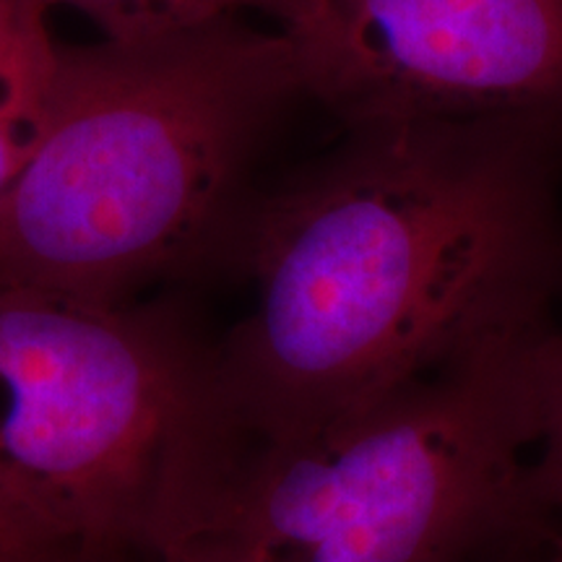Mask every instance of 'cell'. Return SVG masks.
<instances>
[{
    "label": "cell",
    "instance_id": "cell-1",
    "mask_svg": "<svg viewBox=\"0 0 562 562\" xmlns=\"http://www.w3.org/2000/svg\"><path fill=\"white\" fill-rule=\"evenodd\" d=\"M476 123L362 128L261 211L252 307L216 355L245 442L307 432L539 331L544 203Z\"/></svg>",
    "mask_w": 562,
    "mask_h": 562
},
{
    "label": "cell",
    "instance_id": "cell-2",
    "mask_svg": "<svg viewBox=\"0 0 562 562\" xmlns=\"http://www.w3.org/2000/svg\"><path fill=\"white\" fill-rule=\"evenodd\" d=\"M300 91L290 37L243 19L63 47L50 125L0 199V286L123 302L186 261Z\"/></svg>",
    "mask_w": 562,
    "mask_h": 562
},
{
    "label": "cell",
    "instance_id": "cell-3",
    "mask_svg": "<svg viewBox=\"0 0 562 562\" xmlns=\"http://www.w3.org/2000/svg\"><path fill=\"white\" fill-rule=\"evenodd\" d=\"M552 344H492L313 430L245 442L151 562H472L544 510Z\"/></svg>",
    "mask_w": 562,
    "mask_h": 562
},
{
    "label": "cell",
    "instance_id": "cell-4",
    "mask_svg": "<svg viewBox=\"0 0 562 562\" xmlns=\"http://www.w3.org/2000/svg\"><path fill=\"white\" fill-rule=\"evenodd\" d=\"M243 446L175 321L0 286V492L55 544L151 562Z\"/></svg>",
    "mask_w": 562,
    "mask_h": 562
},
{
    "label": "cell",
    "instance_id": "cell-5",
    "mask_svg": "<svg viewBox=\"0 0 562 562\" xmlns=\"http://www.w3.org/2000/svg\"><path fill=\"white\" fill-rule=\"evenodd\" d=\"M277 21L302 91L360 128L562 97V0H286Z\"/></svg>",
    "mask_w": 562,
    "mask_h": 562
},
{
    "label": "cell",
    "instance_id": "cell-6",
    "mask_svg": "<svg viewBox=\"0 0 562 562\" xmlns=\"http://www.w3.org/2000/svg\"><path fill=\"white\" fill-rule=\"evenodd\" d=\"M42 0H0V199L30 165L50 125L63 47Z\"/></svg>",
    "mask_w": 562,
    "mask_h": 562
},
{
    "label": "cell",
    "instance_id": "cell-7",
    "mask_svg": "<svg viewBox=\"0 0 562 562\" xmlns=\"http://www.w3.org/2000/svg\"><path fill=\"white\" fill-rule=\"evenodd\" d=\"M47 9H74L94 21L108 40H140L186 32L216 21L243 19L245 11L281 16L286 0H42Z\"/></svg>",
    "mask_w": 562,
    "mask_h": 562
},
{
    "label": "cell",
    "instance_id": "cell-8",
    "mask_svg": "<svg viewBox=\"0 0 562 562\" xmlns=\"http://www.w3.org/2000/svg\"><path fill=\"white\" fill-rule=\"evenodd\" d=\"M539 501L542 508L562 510V336H554L550 396H547V427L539 459Z\"/></svg>",
    "mask_w": 562,
    "mask_h": 562
},
{
    "label": "cell",
    "instance_id": "cell-9",
    "mask_svg": "<svg viewBox=\"0 0 562 562\" xmlns=\"http://www.w3.org/2000/svg\"><path fill=\"white\" fill-rule=\"evenodd\" d=\"M79 558L55 544L0 492V562H68Z\"/></svg>",
    "mask_w": 562,
    "mask_h": 562
},
{
    "label": "cell",
    "instance_id": "cell-10",
    "mask_svg": "<svg viewBox=\"0 0 562 562\" xmlns=\"http://www.w3.org/2000/svg\"><path fill=\"white\" fill-rule=\"evenodd\" d=\"M68 562H131L128 558H112V554H79Z\"/></svg>",
    "mask_w": 562,
    "mask_h": 562
},
{
    "label": "cell",
    "instance_id": "cell-11",
    "mask_svg": "<svg viewBox=\"0 0 562 562\" xmlns=\"http://www.w3.org/2000/svg\"><path fill=\"white\" fill-rule=\"evenodd\" d=\"M547 562H562V531L558 533V537H554L550 558H547Z\"/></svg>",
    "mask_w": 562,
    "mask_h": 562
}]
</instances>
